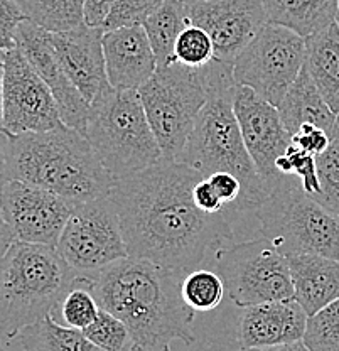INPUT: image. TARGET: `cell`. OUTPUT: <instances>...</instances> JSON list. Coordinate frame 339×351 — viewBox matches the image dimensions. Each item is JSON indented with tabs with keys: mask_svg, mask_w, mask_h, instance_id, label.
Masks as SVG:
<instances>
[{
	"mask_svg": "<svg viewBox=\"0 0 339 351\" xmlns=\"http://www.w3.org/2000/svg\"><path fill=\"white\" fill-rule=\"evenodd\" d=\"M203 176L179 160L162 159L116 179L110 196L118 211L129 257L188 274L233 239L226 213L199 210L192 188Z\"/></svg>",
	"mask_w": 339,
	"mask_h": 351,
	"instance_id": "1",
	"label": "cell"
},
{
	"mask_svg": "<svg viewBox=\"0 0 339 351\" xmlns=\"http://www.w3.org/2000/svg\"><path fill=\"white\" fill-rule=\"evenodd\" d=\"M184 276L145 258L125 257L88 277L98 306L129 328L132 348L171 351L176 339L184 345L196 341V311L181 294Z\"/></svg>",
	"mask_w": 339,
	"mask_h": 351,
	"instance_id": "2",
	"label": "cell"
},
{
	"mask_svg": "<svg viewBox=\"0 0 339 351\" xmlns=\"http://www.w3.org/2000/svg\"><path fill=\"white\" fill-rule=\"evenodd\" d=\"M201 69L208 100L177 160L198 171L203 178L218 171L235 174L243 184L242 211H255L267 196L268 188L255 167L233 110V93L238 85L233 76V64L213 60Z\"/></svg>",
	"mask_w": 339,
	"mask_h": 351,
	"instance_id": "3",
	"label": "cell"
},
{
	"mask_svg": "<svg viewBox=\"0 0 339 351\" xmlns=\"http://www.w3.org/2000/svg\"><path fill=\"white\" fill-rule=\"evenodd\" d=\"M10 178L85 203L110 195L116 179L88 138L68 125L10 135Z\"/></svg>",
	"mask_w": 339,
	"mask_h": 351,
	"instance_id": "4",
	"label": "cell"
},
{
	"mask_svg": "<svg viewBox=\"0 0 339 351\" xmlns=\"http://www.w3.org/2000/svg\"><path fill=\"white\" fill-rule=\"evenodd\" d=\"M79 276L56 247L14 241L0 262V341L54 314Z\"/></svg>",
	"mask_w": 339,
	"mask_h": 351,
	"instance_id": "5",
	"label": "cell"
},
{
	"mask_svg": "<svg viewBox=\"0 0 339 351\" xmlns=\"http://www.w3.org/2000/svg\"><path fill=\"white\" fill-rule=\"evenodd\" d=\"M86 138L115 179L149 169L162 151L137 90L108 86L90 104Z\"/></svg>",
	"mask_w": 339,
	"mask_h": 351,
	"instance_id": "6",
	"label": "cell"
},
{
	"mask_svg": "<svg viewBox=\"0 0 339 351\" xmlns=\"http://www.w3.org/2000/svg\"><path fill=\"white\" fill-rule=\"evenodd\" d=\"M255 213L262 235L286 257L317 254L339 261V217L307 195L294 176H284Z\"/></svg>",
	"mask_w": 339,
	"mask_h": 351,
	"instance_id": "7",
	"label": "cell"
},
{
	"mask_svg": "<svg viewBox=\"0 0 339 351\" xmlns=\"http://www.w3.org/2000/svg\"><path fill=\"white\" fill-rule=\"evenodd\" d=\"M138 95L162 151V159L177 160L208 100L203 69L179 61L158 66L151 80L140 86Z\"/></svg>",
	"mask_w": 339,
	"mask_h": 351,
	"instance_id": "8",
	"label": "cell"
},
{
	"mask_svg": "<svg viewBox=\"0 0 339 351\" xmlns=\"http://www.w3.org/2000/svg\"><path fill=\"white\" fill-rule=\"evenodd\" d=\"M214 265L238 307L294 299L289 261L265 237L220 248Z\"/></svg>",
	"mask_w": 339,
	"mask_h": 351,
	"instance_id": "9",
	"label": "cell"
},
{
	"mask_svg": "<svg viewBox=\"0 0 339 351\" xmlns=\"http://www.w3.org/2000/svg\"><path fill=\"white\" fill-rule=\"evenodd\" d=\"M305 38L268 22L264 31L233 61L236 83L249 86L279 107L305 64Z\"/></svg>",
	"mask_w": 339,
	"mask_h": 351,
	"instance_id": "10",
	"label": "cell"
},
{
	"mask_svg": "<svg viewBox=\"0 0 339 351\" xmlns=\"http://www.w3.org/2000/svg\"><path fill=\"white\" fill-rule=\"evenodd\" d=\"M56 248L81 276H93L110 263L129 257L112 196L73 204V213Z\"/></svg>",
	"mask_w": 339,
	"mask_h": 351,
	"instance_id": "11",
	"label": "cell"
},
{
	"mask_svg": "<svg viewBox=\"0 0 339 351\" xmlns=\"http://www.w3.org/2000/svg\"><path fill=\"white\" fill-rule=\"evenodd\" d=\"M64 125L51 88L19 47L3 53V127L5 134L47 132Z\"/></svg>",
	"mask_w": 339,
	"mask_h": 351,
	"instance_id": "12",
	"label": "cell"
},
{
	"mask_svg": "<svg viewBox=\"0 0 339 351\" xmlns=\"http://www.w3.org/2000/svg\"><path fill=\"white\" fill-rule=\"evenodd\" d=\"M0 210L16 240L58 247L73 203L45 188L10 179L0 195Z\"/></svg>",
	"mask_w": 339,
	"mask_h": 351,
	"instance_id": "13",
	"label": "cell"
},
{
	"mask_svg": "<svg viewBox=\"0 0 339 351\" xmlns=\"http://www.w3.org/2000/svg\"><path fill=\"white\" fill-rule=\"evenodd\" d=\"M233 110L255 167L271 191L284 178L275 169V160L292 144V135L284 125L279 108L249 86L236 85Z\"/></svg>",
	"mask_w": 339,
	"mask_h": 351,
	"instance_id": "14",
	"label": "cell"
},
{
	"mask_svg": "<svg viewBox=\"0 0 339 351\" xmlns=\"http://www.w3.org/2000/svg\"><path fill=\"white\" fill-rule=\"evenodd\" d=\"M189 16L213 41L214 60L231 64L268 24L265 0H201L189 3Z\"/></svg>",
	"mask_w": 339,
	"mask_h": 351,
	"instance_id": "15",
	"label": "cell"
},
{
	"mask_svg": "<svg viewBox=\"0 0 339 351\" xmlns=\"http://www.w3.org/2000/svg\"><path fill=\"white\" fill-rule=\"evenodd\" d=\"M16 46L23 51L25 60L51 88L64 125L78 130L86 137L90 101L73 85L63 69L51 41V32L25 19L17 29Z\"/></svg>",
	"mask_w": 339,
	"mask_h": 351,
	"instance_id": "16",
	"label": "cell"
},
{
	"mask_svg": "<svg viewBox=\"0 0 339 351\" xmlns=\"http://www.w3.org/2000/svg\"><path fill=\"white\" fill-rule=\"evenodd\" d=\"M103 27L83 24L68 32H51L54 51L73 85L93 101L108 86L103 54Z\"/></svg>",
	"mask_w": 339,
	"mask_h": 351,
	"instance_id": "17",
	"label": "cell"
},
{
	"mask_svg": "<svg viewBox=\"0 0 339 351\" xmlns=\"http://www.w3.org/2000/svg\"><path fill=\"white\" fill-rule=\"evenodd\" d=\"M103 54L108 83L116 90H140L158 69L144 25L103 32Z\"/></svg>",
	"mask_w": 339,
	"mask_h": 351,
	"instance_id": "18",
	"label": "cell"
},
{
	"mask_svg": "<svg viewBox=\"0 0 339 351\" xmlns=\"http://www.w3.org/2000/svg\"><path fill=\"white\" fill-rule=\"evenodd\" d=\"M307 313L295 299L243 307L238 321L242 348H264L304 339Z\"/></svg>",
	"mask_w": 339,
	"mask_h": 351,
	"instance_id": "19",
	"label": "cell"
},
{
	"mask_svg": "<svg viewBox=\"0 0 339 351\" xmlns=\"http://www.w3.org/2000/svg\"><path fill=\"white\" fill-rule=\"evenodd\" d=\"M294 284V299L314 316L339 298V261L317 254H294L287 257Z\"/></svg>",
	"mask_w": 339,
	"mask_h": 351,
	"instance_id": "20",
	"label": "cell"
},
{
	"mask_svg": "<svg viewBox=\"0 0 339 351\" xmlns=\"http://www.w3.org/2000/svg\"><path fill=\"white\" fill-rule=\"evenodd\" d=\"M277 108L290 135H294L305 123L319 127L331 135L336 122V113L329 108L321 91L317 90L305 64Z\"/></svg>",
	"mask_w": 339,
	"mask_h": 351,
	"instance_id": "21",
	"label": "cell"
},
{
	"mask_svg": "<svg viewBox=\"0 0 339 351\" xmlns=\"http://www.w3.org/2000/svg\"><path fill=\"white\" fill-rule=\"evenodd\" d=\"M305 66L317 90L334 113H339V25L336 22L305 38Z\"/></svg>",
	"mask_w": 339,
	"mask_h": 351,
	"instance_id": "22",
	"label": "cell"
},
{
	"mask_svg": "<svg viewBox=\"0 0 339 351\" xmlns=\"http://www.w3.org/2000/svg\"><path fill=\"white\" fill-rule=\"evenodd\" d=\"M265 7L268 22L309 38L336 22L339 0H265Z\"/></svg>",
	"mask_w": 339,
	"mask_h": 351,
	"instance_id": "23",
	"label": "cell"
},
{
	"mask_svg": "<svg viewBox=\"0 0 339 351\" xmlns=\"http://www.w3.org/2000/svg\"><path fill=\"white\" fill-rule=\"evenodd\" d=\"M191 24L189 3H186L184 0H164L145 19L142 25L147 32L159 66L176 61L174 60V47H176L177 38Z\"/></svg>",
	"mask_w": 339,
	"mask_h": 351,
	"instance_id": "24",
	"label": "cell"
},
{
	"mask_svg": "<svg viewBox=\"0 0 339 351\" xmlns=\"http://www.w3.org/2000/svg\"><path fill=\"white\" fill-rule=\"evenodd\" d=\"M16 339H19L21 346L38 351H103L81 329L61 326L53 314L25 328Z\"/></svg>",
	"mask_w": 339,
	"mask_h": 351,
	"instance_id": "25",
	"label": "cell"
},
{
	"mask_svg": "<svg viewBox=\"0 0 339 351\" xmlns=\"http://www.w3.org/2000/svg\"><path fill=\"white\" fill-rule=\"evenodd\" d=\"M25 19L49 32H68L85 24L83 0H16Z\"/></svg>",
	"mask_w": 339,
	"mask_h": 351,
	"instance_id": "26",
	"label": "cell"
},
{
	"mask_svg": "<svg viewBox=\"0 0 339 351\" xmlns=\"http://www.w3.org/2000/svg\"><path fill=\"white\" fill-rule=\"evenodd\" d=\"M225 282L214 270H192L181 282V294L196 313H208L216 309L225 298Z\"/></svg>",
	"mask_w": 339,
	"mask_h": 351,
	"instance_id": "27",
	"label": "cell"
},
{
	"mask_svg": "<svg viewBox=\"0 0 339 351\" xmlns=\"http://www.w3.org/2000/svg\"><path fill=\"white\" fill-rule=\"evenodd\" d=\"M60 311L69 328L81 329V331L97 319L100 306L91 292V279L88 276H79L76 279V284L69 289L61 301Z\"/></svg>",
	"mask_w": 339,
	"mask_h": 351,
	"instance_id": "28",
	"label": "cell"
},
{
	"mask_svg": "<svg viewBox=\"0 0 339 351\" xmlns=\"http://www.w3.org/2000/svg\"><path fill=\"white\" fill-rule=\"evenodd\" d=\"M304 343L311 351H339V298L309 316Z\"/></svg>",
	"mask_w": 339,
	"mask_h": 351,
	"instance_id": "29",
	"label": "cell"
},
{
	"mask_svg": "<svg viewBox=\"0 0 339 351\" xmlns=\"http://www.w3.org/2000/svg\"><path fill=\"white\" fill-rule=\"evenodd\" d=\"M83 332L103 351L132 350V338H130L129 328L125 326V323L115 314L108 313L101 307L97 319L88 328L83 329Z\"/></svg>",
	"mask_w": 339,
	"mask_h": 351,
	"instance_id": "30",
	"label": "cell"
},
{
	"mask_svg": "<svg viewBox=\"0 0 339 351\" xmlns=\"http://www.w3.org/2000/svg\"><path fill=\"white\" fill-rule=\"evenodd\" d=\"M316 162L321 189L312 197L339 217V144L331 142L329 147L316 157Z\"/></svg>",
	"mask_w": 339,
	"mask_h": 351,
	"instance_id": "31",
	"label": "cell"
},
{
	"mask_svg": "<svg viewBox=\"0 0 339 351\" xmlns=\"http://www.w3.org/2000/svg\"><path fill=\"white\" fill-rule=\"evenodd\" d=\"M174 60L179 63L201 68L214 60V46L204 29L191 24L181 32L174 47Z\"/></svg>",
	"mask_w": 339,
	"mask_h": 351,
	"instance_id": "32",
	"label": "cell"
},
{
	"mask_svg": "<svg viewBox=\"0 0 339 351\" xmlns=\"http://www.w3.org/2000/svg\"><path fill=\"white\" fill-rule=\"evenodd\" d=\"M162 2L164 0H116L103 29L110 31V29L142 25Z\"/></svg>",
	"mask_w": 339,
	"mask_h": 351,
	"instance_id": "33",
	"label": "cell"
},
{
	"mask_svg": "<svg viewBox=\"0 0 339 351\" xmlns=\"http://www.w3.org/2000/svg\"><path fill=\"white\" fill-rule=\"evenodd\" d=\"M287 159L290 162V176L297 178L301 181L302 189L307 195L314 196L319 193V174H317V162L316 156L295 147L294 144L289 145L286 151Z\"/></svg>",
	"mask_w": 339,
	"mask_h": 351,
	"instance_id": "34",
	"label": "cell"
},
{
	"mask_svg": "<svg viewBox=\"0 0 339 351\" xmlns=\"http://www.w3.org/2000/svg\"><path fill=\"white\" fill-rule=\"evenodd\" d=\"M24 21L25 16L16 0H0V53L16 47L17 29Z\"/></svg>",
	"mask_w": 339,
	"mask_h": 351,
	"instance_id": "35",
	"label": "cell"
},
{
	"mask_svg": "<svg viewBox=\"0 0 339 351\" xmlns=\"http://www.w3.org/2000/svg\"><path fill=\"white\" fill-rule=\"evenodd\" d=\"M206 179L213 186V189L220 196V199L223 201L226 208L242 211L243 184L235 174L226 173V171H218V173L208 176Z\"/></svg>",
	"mask_w": 339,
	"mask_h": 351,
	"instance_id": "36",
	"label": "cell"
},
{
	"mask_svg": "<svg viewBox=\"0 0 339 351\" xmlns=\"http://www.w3.org/2000/svg\"><path fill=\"white\" fill-rule=\"evenodd\" d=\"M331 135L326 130L319 129V127L305 123L292 135V144L295 147L302 149V151L312 154V156H319L326 151L331 145Z\"/></svg>",
	"mask_w": 339,
	"mask_h": 351,
	"instance_id": "37",
	"label": "cell"
},
{
	"mask_svg": "<svg viewBox=\"0 0 339 351\" xmlns=\"http://www.w3.org/2000/svg\"><path fill=\"white\" fill-rule=\"evenodd\" d=\"M192 199H194L196 206L199 210L206 211V213L216 215L223 213L226 210L225 203L220 199V196L216 195V191H214L213 186L210 184L206 178L199 179L194 184V188H192Z\"/></svg>",
	"mask_w": 339,
	"mask_h": 351,
	"instance_id": "38",
	"label": "cell"
},
{
	"mask_svg": "<svg viewBox=\"0 0 339 351\" xmlns=\"http://www.w3.org/2000/svg\"><path fill=\"white\" fill-rule=\"evenodd\" d=\"M116 0H83L85 24L90 27H103Z\"/></svg>",
	"mask_w": 339,
	"mask_h": 351,
	"instance_id": "39",
	"label": "cell"
},
{
	"mask_svg": "<svg viewBox=\"0 0 339 351\" xmlns=\"http://www.w3.org/2000/svg\"><path fill=\"white\" fill-rule=\"evenodd\" d=\"M10 179V135L0 132V195Z\"/></svg>",
	"mask_w": 339,
	"mask_h": 351,
	"instance_id": "40",
	"label": "cell"
},
{
	"mask_svg": "<svg viewBox=\"0 0 339 351\" xmlns=\"http://www.w3.org/2000/svg\"><path fill=\"white\" fill-rule=\"evenodd\" d=\"M14 241H16L14 232L10 230L9 223L5 221V218H3L2 215V210H0V262H2L3 255L7 254V250L12 247Z\"/></svg>",
	"mask_w": 339,
	"mask_h": 351,
	"instance_id": "41",
	"label": "cell"
},
{
	"mask_svg": "<svg viewBox=\"0 0 339 351\" xmlns=\"http://www.w3.org/2000/svg\"><path fill=\"white\" fill-rule=\"evenodd\" d=\"M238 351H311V350L307 348V345L304 343V339H299V341L284 343V345L264 346V348H242Z\"/></svg>",
	"mask_w": 339,
	"mask_h": 351,
	"instance_id": "42",
	"label": "cell"
},
{
	"mask_svg": "<svg viewBox=\"0 0 339 351\" xmlns=\"http://www.w3.org/2000/svg\"><path fill=\"white\" fill-rule=\"evenodd\" d=\"M0 132L5 134V127H3V53H0Z\"/></svg>",
	"mask_w": 339,
	"mask_h": 351,
	"instance_id": "43",
	"label": "cell"
},
{
	"mask_svg": "<svg viewBox=\"0 0 339 351\" xmlns=\"http://www.w3.org/2000/svg\"><path fill=\"white\" fill-rule=\"evenodd\" d=\"M331 141L339 144V113H336V122H334L333 132H331Z\"/></svg>",
	"mask_w": 339,
	"mask_h": 351,
	"instance_id": "44",
	"label": "cell"
},
{
	"mask_svg": "<svg viewBox=\"0 0 339 351\" xmlns=\"http://www.w3.org/2000/svg\"><path fill=\"white\" fill-rule=\"evenodd\" d=\"M21 351H38V350H34V348H29V346H21Z\"/></svg>",
	"mask_w": 339,
	"mask_h": 351,
	"instance_id": "45",
	"label": "cell"
},
{
	"mask_svg": "<svg viewBox=\"0 0 339 351\" xmlns=\"http://www.w3.org/2000/svg\"><path fill=\"white\" fill-rule=\"evenodd\" d=\"M186 3H192V2H201V0H184Z\"/></svg>",
	"mask_w": 339,
	"mask_h": 351,
	"instance_id": "46",
	"label": "cell"
},
{
	"mask_svg": "<svg viewBox=\"0 0 339 351\" xmlns=\"http://www.w3.org/2000/svg\"><path fill=\"white\" fill-rule=\"evenodd\" d=\"M336 24L339 25V7H338V14H336Z\"/></svg>",
	"mask_w": 339,
	"mask_h": 351,
	"instance_id": "47",
	"label": "cell"
},
{
	"mask_svg": "<svg viewBox=\"0 0 339 351\" xmlns=\"http://www.w3.org/2000/svg\"><path fill=\"white\" fill-rule=\"evenodd\" d=\"M0 351H7L5 348H3V345H2V341H0Z\"/></svg>",
	"mask_w": 339,
	"mask_h": 351,
	"instance_id": "48",
	"label": "cell"
},
{
	"mask_svg": "<svg viewBox=\"0 0 339 351\" xmlns=\"http://www.w3.org/2000/svg\"><path fill=\"white\" fill-rule=\"evenodd\" d=\"M129 351H138V350H136V348H132V350H129Z\"/></svg>",
	"mask_w": 339,
	"mask_h": 351,
	"instance_id": "49",
	"label": "cell"
}]
</instances>
